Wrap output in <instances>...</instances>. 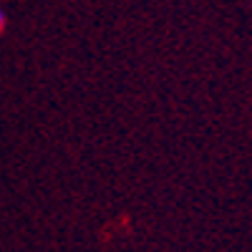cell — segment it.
<instances>
[{"instance_id":"obj_1","label":"cell","mask_w":252,"mask_h":252,"mask_svg":"<svg viewBox=\"0 0 252 252\" xmlns=\"http://www.w3.org/2000/svg\"><path fill=\"white\" fill-rule=\"evenodd\" d=\"M5 23H8V18H5V13H3V10H0V33H3Z\"/></svg>"}]
</instances>
